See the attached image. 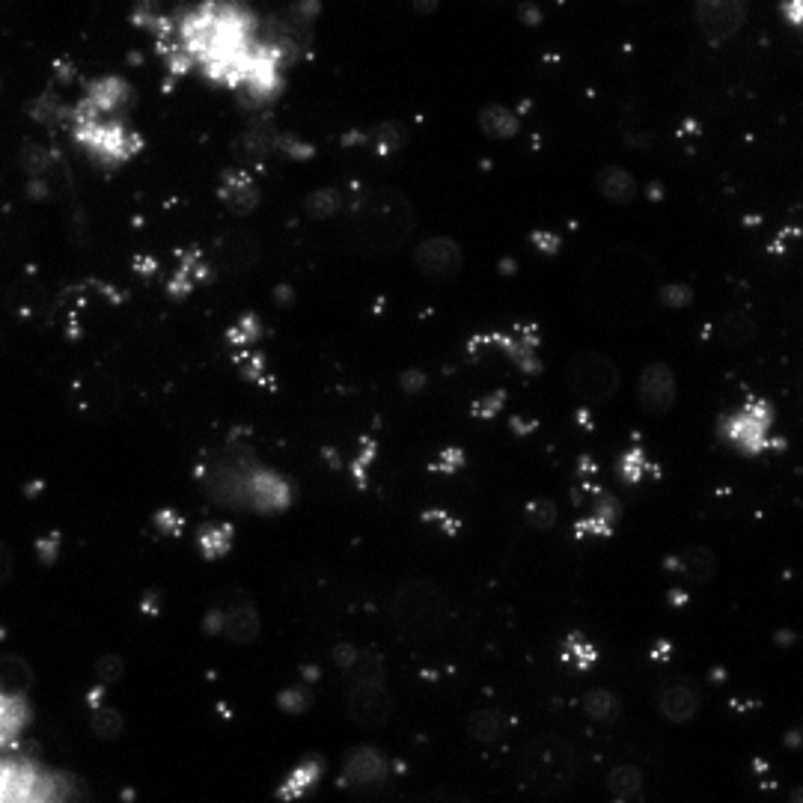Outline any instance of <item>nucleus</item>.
I'll return each instance as SVG.
<instances>
[{
    "instance_id": "nucleus-4",
    "label": "nucleus",
    "mask_w": 803,
    "mask_h": 803,
    "mask_svg": "<svg viewBox=\"0 0 803 803\" xmlns=\"http://www.w3.org/2000/svg\"><path fill=\"white\" fill-rule=\"evenodd\" d=\"M583 756L569 738L557 732L536 735L521 756V783L533 795L551 798L569 792L580 780Z\"/></svg>"
},
{
    "instance_id": "nucleus-32",
    "label": "nucleus",
    "mask_w": 803,
    "mask_h": 803,
    "mask_svg": "<svg viewBox=\"0 0 803 803\" xmlns=\"http://www.w3.org/2000/svg\"><path fill=\"white\" fill-rule=\"evenodd\" d=\"M673 569H679V572L688 577L690 583H708V580L714 577V572H717V560H714V554H711L708 548L696 545V548H688V551L673 563Z\"/></svg>"
},
{
    "instance_id": "nucleus-24",
    "label": "nucleus",
    "mask_w": 803,
    "mask_h": 803,
    "mask_svg": "<svg viewBox=\"0 0 803 803\" xmlns=\"http://www.w3.org/2000/svg\"><path fill=\"white\" fill-rule=\"evenodd\" d=\"M643 771L637 765H616L607 774V795L613 803H637L643 798Z\"/></svg>"
},
{
    "instance_id": "nucleus-43",
    "label": "nucleus",
    "mask_w": 803,
    "mask_h": 803,
    "mask_svg": "<svg viewBox=\"0 0 803 803\" xmlns=\"http://www.w3.org/2000/svg\"><path fill=\"white\" fill-rule=\"evenodd\" d=\"M500 405H503V396H491L488 402H479V405H476V414L488 420V417H494V414L500 411Z\"/></svg>"
},
{
    "instance_id": "nucleus-33",
    "label": "nucleus",
    "mask_w": 803,
    "mask_h": 803,
    "mask_svg": "<svg viewBox=\"0 0 803 803\" xmlns=\"http://www.w3.org/2000/svg\"><path fill=\"white\" fill-rule=\"evenodd\" d=\"M343 209H348L345 206V197L340 188H316L307 200H304V212L313 218V221H331V218H337Z\"/></svg>"
},
{
    "instance_id": "nucleus-21",
    "label": "nucleus",
    "mask_w": 803,
    "mask_h": 803,
    "mask_svg": "<svg viewBox=\"0 0 803 803\" xmlns=\"http://www.w3.org/2000/svg\"><path fill=\"white\" fill-rule=\"evenodd\" d=\"M218 197H221V203L230 209L232 215H238V218H247L250 212H256V206L262 200L259 185H256V179L247 170L227 173L224 182H221V188H218Z\"/></svg>"
},
{
    "instance_id": "nucleus-27",
    "label": "nucleus",
    "mask_w": 803,
    "mask_h": 803,
    "mask_svg": "<svg viewBox=\"0 0 803 803\" xmlns=\"http://www.w3.org/2000/svg\"><path fill=\"white\" fill-rule=\"evenodd\" d=\"M21 170L30 182L48 185L54 179V170H57V155L51 149H45L42 143H27L21 152Z\"/></svg>"
},
{
    "instance_id": "nucleus-8",
    "label": "nucleus",
    "mask_w": 803,
    "mask_h": 803,
    "mask_svg": "<svg viewBox=\"0 0 803 803\" xmlns=\"http://www.w3.org/2000/svg\"><path fill=\"white\" fill-rule=\"evenodd\" d=\"M569 381L574 393L589 402H607L619 390V372L613 360L598 351H583L574 357L569 366Z\"/></svg>"
},
{
    "instance_id": "nucleus-28",
    "label": "nucleus",
    "mask_w": 803,
    "mask_h": 803,
    "mask_svg": "<svg viewBox=\"0 0 803 803\" xmlns=\"http://www.w3.org/2000/svg\"><path fill=\"white\" fill-rule=\"evenodd\" d=\"M479 128H482V134L491 137V140H509V137L518 134L521 119H518L515 111H509V108H503V105H488V108L479 111Z\"/></svg>"
},
{
    "instance_id": "nucleus-15",
    "label": "nucleus",
    "mask_w": 803,
    "mask_h": 803,
    "mask_svg": "<svg viewBox=\"0 0 803 803\" xmlns=\"http://www.w3.org/2000/svg\"><path fill=\"white\" fill-rule=\"evenodd\" d=\"M461 262H464L461 247L447 235L429 238V241L417 244V250H414V265L432 280H447V277L459 274Z\"/></svg>"
},
{
    "instance_id": "nucleus-37",
    "label": "nucleus",
    "mask_w": 803,
    "mask_h": 803,
    "mask_svg": "<svg viewBox=\"0 0 803 803\" xmlns=\"http://www.w3.org/2000/svg\"><path fill=\"white\" fill-rule=\"evenodd\" d=\"M557 518H560V509H557L554 500L539 497V500L527 503V521H530L536 530H551V527L557 524Z\"/></svg>"
},
{
    "instance_id": "nucleus-23",
    "label": "nucleus",
    "mask_w": 803,
    "mask_h": 803,
    "mask_svg": "<svg viewBox=\"0 0 803 803\" xmlns=\"http://www.w3.org/2000/svg\"><path fill=\"white\" fill-rule=\"evenodd\" d=\"M325 774V762L322 759H307L301 762L295 771H289V777L283 780V786L277 789V798L283 803H298L304 801L322 780Z\"/></svg>"
},
{
    "instance_id": "nucleus-18",
    "label": "nucleus",
    "mask_w": 803,
    "mask_h": 803,
    "mask_svg": "<svg viewBox=\"0 0 803 803\" xmlns=\"http://www.w3.org/2000/svg\"><path fill=\"white\" fill-rule=\"evenodd\" d=\"M655 702H658V711H661L664 720L690 723L702 708V690L696 688L693 682H688V679H676V682L661 685Z\"/></svg>"
},
{
    "instance_id": "nucleus-20",
    "label": "nucleus",
    "mask_w": 803,
    "mask_h": 803,
    "mask_svg": "<svg viewBox=\"0 0 803 803\" xmlns=\"http://www.w3.org/2000/svg\"><path fill=\"white\" fill-rule=\"evenodd\" d=\"M235 152L241 164H262L271 155H283V134L271 125H250L238 140H235Z\"/></svg>"
},
{
    "instance_id": "nucleus-9",
    "label": "nucleus",
    "mask_w": 803,
    "mask_h": 803,
    "mask_svg": "<svg viewBox=\"0 0 803 803\" xmlns=\"http://www.w3.org/2000/svg\"><path fill=\"white\" fill-rule=\"evenodd\" d=\"M206 628L227 637L235 646L253 643L262 631V619L259 610L253 607V601L241 592H232L227 601H221L215 610H209Z\"/></svg>"
},
{
    "instance_id": "nucleus-2",
    "label": "nucleus",
    "mask_w": 803,
    "mask_h": 803,
    "mask_svg": "<svg viewBox=\"0 0 803 803\" xmlns=\"http://www.w3.org/2000/svg\"><path fill=\"white\" fill-rule=\"evenodd\" d=\"M414 206L396 188H366L348 203V230L360 250H402L414 232Z\"/></svg>"
},
{
    "instance_id": "nucleus-26",
    "label": "nucleus",
    "mask_w": 803,
    "mask_h": 803,
    "mask_svg": "<svg viewBox=\"0 0 803 803\" xmlns=\"http://www.w3.org/2000/svg\"><path fill=\"white\" fill-rule=\"evenodd\" d=\"M580 708L592 723L601 726H610L622 717V699L610 688H589L580 699Z\"/></svg>"
},
{
    "instance_id": "nucleus-14",
    "label": "nucleus",
    "mask_w": 803,
    "mask_h": 803,
    "mask_svg": "<svg viewBox=\"0 0 803 803\" xmlns=\"http://www.w3.org/2000/svg\"><path fill=\"white\" fill-rule=\"evenodd\" d=\"M744 21V0H696V24L714 45L732 39Z\"/></svg>"
},
{
    "instance_id": "nucleus-22",
    "label": "nucleus",
    "mask_w": 803,
    "mask_h": 803,
    "mask_svg": "<svg viewBox=\"0 0 803 803\" xmlns=\"http://www.w3.org/2000/svg\"><path fill=\"white\" fill-rule=\"evenodd\" d=\"M467 738L476 741V744H500L509 732H512V717L503 711V708H473L467 714Z\"/></svg>"
},
{
    "instance_id": "nucleus-41",
    "label": "nucleus",
    "mask_w": 803,
    "mask_h": 803,
    "mask_svg": "<svg viewBox=\"0 0 803 803\" xmlns=\"http://www.w3.org/2000/svg\"><path fill=\"white\" fill-rule=\"evenodd\" d=\"M461 461H464V456H461L459 450H447V453L441 456V461L435 464V470H441V473H453V470H459Z\"/></svg>"
},
{
    "instance_id": "nucleus-46",
    "label": "nucleus",
    "mask_w": 803,
    "mask_h": 803,
    "mask_svg": "<svg viewBox=\"0 0 803 803\" xmlns=\"http://www.w3.org/2000/svg\"><path fill=\"white\" fill-rule=\"evenodd\" d=\"M414 3H417V9H420V12H429V9H435V3H438V0H414Z\"/></svg>"
},
{
    "instance_id": "nucleus-6",
    "label": "nucleus",
    "mask_w": 803,
    "mask_h": 803,
    "mask_svg": "<svg viewBox=\"0 0 803 803\" xmlns=\"http://www.w3.org/2000/svg\"><path fill=\"white\" fill-rule=\"evenodd\" d=\"M774 408L768 399L750 396L738 411L720 420V438L741 456H762L771 447Z\"/></svg>"
},
{
    "instance_id": "nucleus-35",
    "label": "nucleus",
    "mask_w": 803,
    "mask_h": 803,
    "mask_svg": "<svg viewBox=\"0 0 803 803\" xmlns=\"http://www.w3.org/2000/svg\"><path fill=\"white\" fill-rule=\"evenodd\" d=\"M90 726H93L96 738H102V741H116L122 735V717L114 705H96L90 714Z\"/></svg>"
},
{
    "instance_id": "nucleus-10",
    "label": "nucleus",
    "mask_w": 803,
    "mask_h": 803,
    "mask_svg": "<svg viewBox=\"0 0 803 803\" xmlns=\"http://www.w3.org/2000/svg\"><path fill=\"white\" fill-rule=\"evenodd\" d=\"M259 238L250 230H227L215 238L212 250H206L212 274H244L259 262Z\"/></svg>"
},
{
    "instance_id": "nucleus-17",
    "label": "nucleus",
    "mask_w": 803,
    "mask_h": 803,
    "mask_svg": "<svg viewBox=\"0 0 803 803\" xmlns=\"http://www.w3.org/2000/svg\"><path fill=\"white\" fill-rule=\"evenodd\" d=\"M640 405L649 414H667L676 405V375L667 363H652L640 372Z\"/></svg>"
},
{
    "instance_id": "nucleus-36",
    "label": "nucleus",
    "mask_w": 803,
    "mask_h": 803,
    "mask_svg": "<svg viewBox=\"0 0 803 803\" xmlns=\"http://www.w3.org/2000/svg\"><path fill=\"white\" fill-rule=\"evenodd\" d=\"M649 467H652V464L646 459V453H643L640 447H631V450H625L622 459H619V476H622L628 485H640V482L646 479Z\"/></svg>"
},
{
    "instance_id": "nucleus-29",
    "label": "nucleus",
    "mask_w": 803,
    "mask_h": 803,
    "mask_svg": "<svg viewBox=\"0 0 803 803\" xmlns=\"http://www.w3.org/2000/svg\"><path fill=\"white\" fill-rule=\"evenodd\" d=\"M560 661L574 673H586V670H592L598 664V646L586 634H569L563 640Z\"/></svg>"
},
{
    "instance_id": "nucleus-40",
    "label": "nucleus",
    "mask_w": 803,
    "mask_h": 803,
    "mask_svg": "<svg viewBox=\"0 0 803 803\" xmlns=\"http://www.w3.org/2000/svg\"><path fill=\"white\" fill-rule=\"evenodd\" d=\"M119 676H122V661H119V658H105V661H99V679H102L105 685L116 682Z\"/></svg>"
},
{
    "instance_id": "nucleus-3",
    "label": "nucleus",
    "mask_w": 803,
    "mask_h": 803,
    "mask_svg": "<svg viewBox=\"0 0 803 803\" xmlns=\"http://www.w3.org/2000/svg\"><path fill=\"white\" fill-rule=\"evenodd\" d=\"M387 613L405 640H423L447 631L459 616V604L441 583L414 577L393 589Z\"/></svg>"
},
{
    "instance_id": "nucleus-31",
    "label": "nucleus",
    "mask_w": 803,
    "mask_h": 803,
    "mask_svg": "<svg viewBox=\"0 0 803 803\" xmlns=\"http://www.w3.org/2000/svg\"><path fill=\"white\" fill-rule=\"evenodd\" d=\"M753 334H756V322L750 313H741V310L723 316L714 328V337L720 345H747L753 340Z\"/></svg>"
},
{
    "instance_id": "nucleus-44",
    "label": "nucleus",
    "mask_w": 803,
    "mask_h": 803,
    "mask_svg": "<svg viewBox=\"0 0 803 803\" xmlns=\"http://www.w3.org/2000/svg\"><path fill=\"white\" fill-rule=\"evenodd\" d=\"M423 384H426V375H420V372H408V375H402V387H405L408 393H417Z\"/></svg>"
},
{
    "instance_id": "nucleus-25",
    "label": "nucleus",
    "mask_w": 803,
    "mask_h": 803,
    "mask_svg": "<svg viewBox=\"0 0 803 803\" xmlns=\"http://www.w3.org/2000/svg\"><path fill=\"white\" fill-rule=\"evenodd\" d=\"M598 194L607 203H631L637 197V179L631 170L610 164L598 173Z\"/></svg>"
},
{
    "instance_id": "nucleus-34",
    "label": "nucleus",
    "mask_w": 803,
    "mask_h": 803,
    "mask_svg": "<svg viewBox=\"0 0 803 803\" xmlns=\"http://www.w3.org/2000/svg\"><path fill=\"white\" fill-rule=\"evenodd\" d=\"M232 536H235V533H232L230 524H206V527L197 533V545H200L203 557L218 560V557H224V554L232 548Z\"/></svg>"
},
{
    "instance_id": "nucleus-19",
    "label": "nucleus",
    "mask_w": 803,
    "mask_h": 803,
    "mask_svg": "<svg viewBox=\"0 0 803 803\" xmlns=\"http://www.w3.org/2000/svg\"><path fill=\"white\" fill-rule=\"evenodd\" d=\"M616 524H619V503H616V497L607 494V491H592V506L577 521L574 533L580 539H607V536H613Z\"/></svg>"
},
{
    "instance_id": "nucleus-12",
    "label": "nucleus",
    "mask_w": 803,
    "mask_h": 803,
    "mask_svg": "<svg viewBox=\"0 0 803 803\" xmlns=\"http://www.w3.org/2000/svg\"><path fill=\"white\" fill-rule=\"evenodd\" d=\"M345 714L360 729L384 726L393 714V693L387 688V682L345 690Z\"/></svg>"
},
{
    "instance_id": "nucleus-39",
    "label": "nucleus",
    "mask_w": 803,
    "mask_h": 803,
    "mask_svg": "<svg viewBox=\"0 0 803 803\" xmlns=\"http://www.w3.org/2000/svg\"><path fill=\"white\" fill-rule=\"evenodd\" d=\"M280 708L289 711V714H301L310 708V693L304 688H289L280 693Z\"/></svg>"
},
{
    "instance_id": "nucleus-38",
    "label": "nucleus",
    "mask_w": 803,
    "mask_h": 803,
    "mask_svg": "<svg viewBox=\"0 0 803 803\" xmlns=\"http://www.w3.org/2000/svg\"><path fill=\"white\" fill-rule=\"evenodd\" d=\"M661 304L670 307V310H685L693 304V289L685 283H670L661 289Z\"/></svg>"
},
{
    "instance_id": "nucleus-47",
    "label": "nucleus",
    "mask_w": 803,
    "mask_h": 803,
    "mask_svg": "<svg viewBox=\"0 0 803 803\" xmlns=\"http://www.w3.org/2000/svg\"><path fill=\"white\" fill-rule=\"evenodd\" d=\"M789 803H803V786L801 789H795V792H792V801Z\"/></svg>"
},
{
    "instance_id": "nucleus-45",
    "label": "nucleus",
    "mask_w": 803,
    "mask_h": 803,
    "mask_svg": "<svg viewBox=\"0 0 803 803\" xmlns=\"http://www.w3.org/2000/svg\"><path fill=\"white\" fill-rule=\"evenodd\" d=\"M12 577V554L0 545V586Z\"/></svg>"
},
{
    "instance_id": "nucleus-11",
    "label": "nucleus",
    "mask_w": 803,
    "mask_h": 803,
    "mask_svg": "<svg viewBox=\"0 0 803 803\" xmlns=\"http://www.w3.org/2000/svg\"><path fill=\"white\" fill-rule=\"evenodd\" d=\"M334 664L343 676L345 688H360V685H381L387 682V664L384 655L369 649V646H354V643H337L334 646Z\"/></svg>"
},
{
    "instance_id": "nucleus-30",
    "label": "nucleus",
    "mask_w": 803,
    "mask_h": 803,
    "mask_svg": "<svg viewBox=\"0 0 803 803\" xmlns=\"http://www.w3.org/2000/svg\"><path fill=\"white\" fill-rule=\"evenodd\" d=\"M33 685V670L21 658H0V696H24Z\"/></svg>"
},
{
    "instance_id": "nucleus-1",
    "label": "nucleus",
    "mask_w": 803,
    "mask_h": 803,
    "mask_svg": "<svg viewBox=\"0 0 803 803\" xmlns=\"http://www.w3.org/2000/svg\"><path fill=\"white\" fill-rule=\"evenodd\" d=\"M307 21L310 12L262 18L241 0H200L170 15L137 12V24L152 33L176 75L197 72L250 108H265L283 93L286 69L304 51Z\"/></svg>"
},
{
    "instance_id": "nucleus-42",
    "label": "nucleus",
    "mask_w": 803,
    "mask_h": 803,
    "mask_svg": "<svg viewBox=\"0 0 803 803\" xmlns=\"http://www.w3.org/2000/svg\"><path fill=\"white\" fill-rule=\"evenodd\" d=\"M414 803H473V801H467V798H461V795H450V792H432V795H426V798H420V801Z\"/></svg>"
},
{
    "instance_id": "nucleus-13",
    "label": "nucleus",
    "mask_w": 803,
    "mask_h": 803,
    "mask_svg": "<svg viewBox=\"0 0 803 803\" xmlns=\"http://www.w3.org/2000/svg\"><path fill=\"white\" fill-rule=\"evenodd\" d=\"M134 102V93H131V84L116 78V75H105V78H96L84 87L81 99L72 105L75 111L81 114H96V116H125L128 108Z\"/></svg>"
},
{
    "instance_id": "nucleus-7",
    "label": "nucleus",
    "mask_w": 803,
    "mask_h": 803,
    "mask_svg": "<svg viewBox=\"0 0 803 803\" xmlns=\"http://www.w3.org/2000/svg\"><path fill=\"white\" fill-rule=\"evenodd\" d=\"M340 783L343 789L354 792L357 798H369L387 789L390 783V762L378 747H354L343 759V771H340Z\"/></svg>"
},
{
    "instance_id": "nucleus-16",
    "label": "nucleus",
    "mask_w": 803,
    "mask_h": 803,
    "mask_svg": "<svg viewBox=\"0 0 803 803\" xmlns=\"http://www.w3.org/2000/svg\"><path fill=\"white\" fill-rule=\"evenodd\" d=\"M292 503V485L265 467H256L253 479H250V497H247V509L250 512H262V515H274L289 509Z\"/></svg>"
},
{
    "instance_id": "nucleus-5",
    "label": "nucleus",
    "mask_w": 803,
    "mask_h": 803,
    "mask_svg": "<svg viewBox=\"0 0 803 803\" xmlns=\"http://www.w3.org/2000/svg\"><path fill=\"white\" fill-rule=\"evenodd\" d=\"M66 125H69L75 143L102 167H122L143 146L140 134L131 131L125 116L81 114V111L69 108V122Z\"/></svg>"
}]
</instances>
